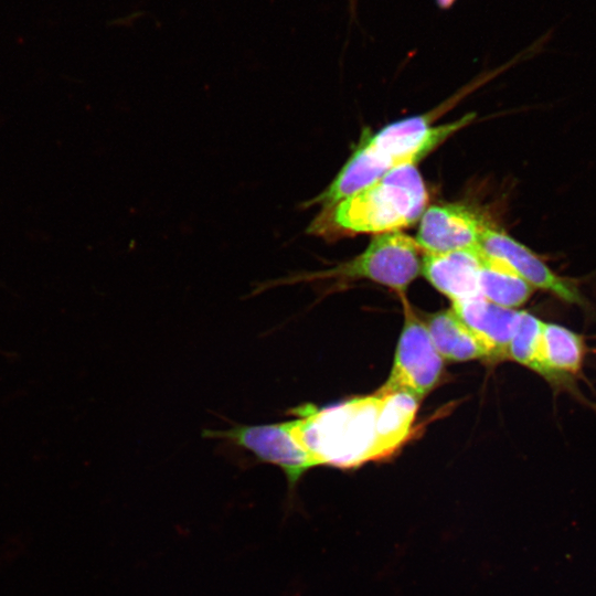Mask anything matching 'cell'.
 <instances>
[{"label":"cell","instance_id":"obj_1","mask_svg":"<svg viewBox=\"0 0 596 596\" xmlns=\"http://www.w3.org/2000/svg\"><path fill=\"white\" fill-rule=\"evenodd\" d=\"M472 118L473 114H469L451 123L430 126V118L422 115L383 127L361 140L330 184L301 206L332 205L398 167L415 164Z\"/></svg>","mask_w":596,"mask_h":596},{"label":"cell","instance_id":"obj_2","mask_svg":"<svg viewBox=\"0 0 596 596\" xmlns=\"http://www.w3.org/2000/svg\"><path fill=\"white\" fill-rule=\"evenodd\" d=\"M427 201L418 169L415 164H405L361 191L322 207L306 232L334 240L347 234L398 231L421 219Z\"/></svg>","mask_w":596,"mask_h":596},{"label":"cell","instance_id":"obj_3","mask_svg":"<svg viewBox=\"0 0 596 596\" xmlns=\"http://www.w3.org/2000/svg\"><path fill=\"white\" fill-rule=\"evenodd\" d=\"M381 396L373 394L326 407L299 405L292 429L317 466L353 468L380 459L377 415Z\"/></svg>","mask_w":596,"mask_h":596},{"label":"cell","instance_id":"obj_4","mask_svg":"<svg viewBox=\"0 0 596 596\" xmlns=\"http://www.w3.org/2000/svg\"><path fill=\"white\" fill-rule=\"evenodd\" d=\"M424 252L416 240L401 230L375 234L368 247L354 258L317 273H302L260 284L265 288L323 279H369L386 286L402 297L421 275Z\"/></svg>","mask_w":596,"mask_h":596},{"label":"cell","instance_id":"obj_5","mask_svg":"<svg viewBox=\"0 0 596 596\" xmlns=\"http://www.w3.org/2000/svg\"><path fill=\"white\" fill-rule=\"evenodd\" d=\"M404 324L387 380L374 393H407L421 402L440 381L444 359L434 347L424 322L403 297Z\"/></svg>","mask_w":596,"mask_h":596},{"label":"cell","instance_id":"obj_6","mask_svg":"<svg viewBox=\"0 0 596 596\" xmlns=\"http://www.w3.org/2000/svg\"><path fill=\"white\" fill-rule=\"evenodd\" d=\"M207 438L226 440L252 453L259 461L277 466L286 476L289 494L302 476L317 462L300 444L291 421L262 425H235L227 429H206Z\"/></svg>","mask_w":596,"mask_h":596},{"label":"cell","instance_id":"obj_7","mask_svg":"<svg viewBox=\"0 0 596 596\" xmlns=\"http://www.w3.org/2000/svg\"><path fill=\"white\" fill-rule=\"evenodd\" d=\"M479 245L487 253L507 262L533 288L549 291L582 309L588 308L584 295L572 280L554 273L530 248L488 222L482 228Z\"/></svg>","mask_w":596,"mask_h":596},{"label":"cell","instance_id":"obj_8","mask_svg":"<svg viewBox=\"0 0 596 596\" xmlns=\"http://www.w3.org/2000/svg\"><path fill=\"white\" fill-rule=\"evenodd\" d=\"M486 223L465 205H433L422 214L415 240L425 254L465 249L480 244Z\"/></svg>","mask_w":596,"mask_h":596},{"label":"cell","instance_id":"obj_9","mask_svg":"<svg viewBox=\"0 0 596 596\" xmlns=\"http://www.w3.org/2000/svg\"><path fill=\"white\" fill-rule=\"evenodd\" d=\"M587 353L584 336L554 322H543L536 373L555 391H574Z\"/></svg>","mask_w":596,"mask_h":596},{"label":"cell","instance_id":"obj_10","mask_svg":"<svg viewBox=\"0 0 596 596\" xmlns=\"http://www.w3.org/2000/svg\"><path fill=\"white\" fill-rule=\"evenodd\" d=\"M451 309L483 345L488 360H508L509 344L522 310L501 307L482 296L453 302Z\"/></svg>","mask_w":596,"mask_h":596},{"label":"cell","instance_id":"obj_11","mask_svg":"<svg viewBox=\"0 0 596 596\" xmlns=\"http://www.w3.org/2000/svg\"><path fill=\"white\" fill-rule=\"evenodd\" d=\"M480 245L443 254H425L421 274L451 302L480 296Z\"/></svg>","mask_w":596,"mask_h":596},{"label":"cell","instance_id":"obj_12","mask_svg":"<svg viewBox=\"0 0 596 596\" xmlns=\"http://www.w3.org/2000/svg\"><path fill=\"white\" fill-rule=\"evenodd\" d=\"M479 294L487 300L505 308L517 309L532 296L534 288L507 262L479 251Z\"/></svg>","mask_w":596,"mask_h":596},{"label":"cell","instance_id":"obj_13","mask_svg":"<svg viewBox=\"0 0 596 596\" xmlns=\"http://www.w3.org/2000/svg\"><path fill=\"white\" fill-rule=\"evenodd\" d=\"M430 340L444 360H488V353L453 309L430 315L424 322Z\"/></svg>","mask_w":596,"mask_h":596},{"label":"cell","instance_id":"obj_14","mask_svg":"<svg viewBox=\"0 0 596 596\" xmlns=\"http://www.w3.org/2000/svg\"><path fill=\"white\" fill-rule=\"evenodd\" d=\"M381 396L377 415V439L381 458L394 451L407 437L418 407V401L407 393Z\"/></svg>","mask_w":596,"mask_h":596},{"label":"cell","instance_id":"obj_15","mask_svg":"<svg viewBox=\"0 0 596 596\" xmlns=\"http://www.w3.org/2000/svg\"><path fill=\"white\" fill-rule=\"evenodd\" d=\"M543 322L522 310L509 344L508 359L536 372L540 361Z\"/></svg>","mask_w":596,"mask_h":596},{"label":"cell","instance_id":"obj_16","mask_svg":"<svg viewBox=\"0 0 596 596\" xmlns=\"http://www.w3.org/2000/svg\"><path fill=\"white\" fill-rule=\"evenodd\" d=\"M455 2L456 0H436V4L444 10L451 8Z\"/></svg>","mask_w":596,"mask_h":596}]
</instances>
